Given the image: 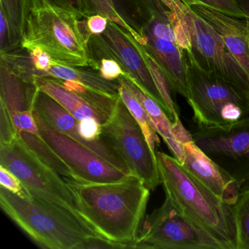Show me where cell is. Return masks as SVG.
Wrapping results in <instances>:
<instances>
[{"label":"cell","instance_id":"cell-33","mask_svg":"<svg viewBox=\"0 0 249 249\" xmlns=\"http://www.w3.org/2000/svg\"><path fill=\"white\" fill-rule=\"evenodd\" d=\"M172 131L176 139L180 143L184 144L194 141L192 132L184 127L181 121L172 122Z\"/></svg>","mask_w":249,"mask_h":249},{"label":"cell","instance_id":"cell-5","mask_svg":"<svg viewBox=\"0 0 249 249\" xmlns=\"http://www.w3.org/2000/svg\"><path fill=\"white\" fill-rule=\"evenodd\" d=\"M186 59V100L197 127L224 126L249 116V94L216 74L202 69L189 56Z\"/></svg>","mask_w":249,"mask_h":249},{"label":"cell","instance_id":"cell-9","mask_svg":"<svg viewBox=\"0 0 249 249\" xmlns=\"http://www.w3.org/2000/svg\"><path fill=\"white\" fill-rule=\"evenodd\" d=\"M134 249H225V247L188 221L165 196L162 205L144 218Z\"/></svg>","mask_w":249,"mask_h":249},{"label":"cell","instance_id":"cell-18","mask_svg":"<svg viewBox=\"0 0 249 249\" xmlns=\"http://www.w3.org/2000/svg\"><path fill=\"white\" fill-rule=\"evenodd\" d=\"M28 81L33 83L40 91L50 96L77 120L95 119L102 125H104L109 120V118L99 111L84 97L66 89L58 80L45 77H33Z\"/></svg>","mask_w":249,"mask_h":249},{"label":"cell","instance_id":"cell-32","mask_svg":"<svg viewBox=\"0 0 249 249\" xmlns=\"http://www.w3.org/2000/svg\"><path fill=\"white\" fill-rule=\"evenodd\" d=\"M107 18L100 15L92 16L89 17L87 21V27L91 34H103L107 27Z\"/></svg>","mask_w":249,"mask_h":249},{"label":"cell","instance_id":"cell-23","mask_svg":"<svg viewBox=\"0 0 249 249\" xmlns=\"http://www.w3.org/2000/svg\"><path fill=\"white\" fill-rule=\"evenodd\" d=\"M119 96L134 119L141 126L151 149L156 151V145H160V140L157 126L152 119L135 96L122 84H121L119 88Z\"/></svg>","mask_w":249,"mask_h":249},{"label":"cell","instance_id":"cell-24","mask_svg":"<svg viewBox=\"0 0 249 249\" xmlns=\"http://www.w3.org/2000/svg\"><path fill=\"white\" fill-rule=\"evenodd\" d=\"M236 249H249V189L240 192L232 205Z\"/></svg>","mask_w":249,"mask_h":249},{"label":"cell","instance_id":"cell-19","mask_svg":"<svg viewBox=\"0 0 249 249\" xmlns=\"http://www.w3.org/2000/svg\"><path fill=\"white\" fill-rule=\"evenodd\" d=\"M42 77H52L63 81H73L81 83L92 89L113 97H119V81L105 79L100 74L89 71L53 64Z\"/></svg>","mask_w":249,"mask_h":249},{"label":"cell","instance_id":"cell-17","mask_svg":"<svg viewBox=\"0 0 249 249\" xmlns=\"http://www.w3.org/2000/svg\"><path fill=\"white\" fill-rule=\"evenodd\" d=\"M37 91L33 83L24 79L1 61L0 103L5 106L11 119L33 112Z\"/></svg>","mask_w":249,"mask_h":249},{"label":"cell","instance_id":"cell-30","mask_svg":"<svg viewBox=\"0 0 249 249\" xmlns=\"http://www.w3.org/2000/svg\"><path fill=\"white\" fill-rule=\"evenodd\" d=\"M0 186L20 196H31L18 178L5 167L0 165Z\"/></svg>","mask_w":249,"mask_h":249},{"label":"cell","instance_id":"cell-15","mask_svg":"<svg viewBox=\"0 0 249 249\" xmlns=\"http://www.w3.org/2000/svg\"><path fill=\"white\" fill-rule=\"evenodd\" d=\"M190 7L216 32L227 50L249 77V38L245 19L227 15L204 5Z\"/></svg>","mask_w":249,"mask_h":249},{"label":"cell","instance_id":"cell-29","mask_svg":"<svg viewBox=\"0 0 249 249\" xmlns=\"http://www.w3.org/2000/svg\"><path fill=\"white\" fill-rule=\"evenodd\" d=\"M103 125L95 119H87L79 121L78 132L80 136L88 142H96L103 138Z\"/></svg>","mask_w":249,"mask_h":249},{"label":"cell","instance_id":"cell-11","mask_svg":"<svg viewBox=\"0 0 249 249\" xmlns=\"http://www.w3.org/2000/svg\"><path fill=\"white\" fill-rule=\"evenodd\" d=\"M34 116L42 138L71 170L73 180L86 183H108L119 181L130 175L84 144L53 129L35 111Z\"/></svg>","mask_w":249,"mask_h":249},{"label":"cell","instance_id":"cell-28","mask_svg":"<svg viewBox=\"0 0 249 249\" xmlns=\"http://www.w3.org/2000/svg\"><path fill=\"white\" fill-rule=\"evenodd\" d=\"M18 133L5 106L0 103V144L12 142Z\"/></svg>","mask_w":249,"mask_h":249},{"label":"cell","instance_id":"cell-14","mask_svg":"<svg viewBox=\"0 0 249 249\" xmlns=\"http://www.w3.org/2000/svg\"><path fill=\"white\" fill-rule=\"evenodd\" d=\"M183 167L204 186L230 205H234L240 189L237 182L193 141L183 144Z\"/></svg>","mask_w":249,"mask_h":249},{"label":"cell","instance_id":"cell-35","mask_svg":"<svg viewBox=\"0 0 249 249\" xmlns=\"http://www.w3.org/2000/svg\"><path fill=\"white\" fill-rule=\"evenodd\" d=\"M239 3L241 5L244 12L247 14V17L245 18L246 24H247L248 33L249 38V0H238Z\"/></svg>","mask_w":249,"mask_h":249},{"label":"cell","instance_id":"cell-26","mask_svg":"<svg viewBox=\"0 0 249 249\" xmlns=\"http://www.w3.org/2000/svg\"><path fill=\"white\" fill-rule=\"evenodd\" d=\"M189 6L199 5L208 7L215 11L236 18L245 19L247 14L244 12L238 0H181Z\"/></svg>","mask_w":249,"mask_h":249},{"label":"cell","instance_id":"cell-25","mask_svg":"<svg viewBox=\"0 0 249 249\" xmlns=\"http://www.w3.org/2000/svg\"><path fill=\"white\" fill-rule=\"evenodd\" d=\"M1 11L8 19L10 37L15 35L21 38L26 16L24 0H1Z\"/></svg>","mask_w":249,"mask_h":249},{"label":"cell","instance_id":"cell-16","mask_svg":"<svg viewBox=\"0 0 249 249\" xmlns=\"http://www.w3.org/2000/svg\"><path fill=\"white\" fill-rule=\"evenodd\" d=\"M145 49L165 73L173 91L188 97V62L185 51L178 42L170 41L144 35Z\"/></svg>","mask_w":249,"mask_h":249},{"label":"cell","instance_id":"cell-4","mask_svg":"<svg viewBox=\"0 0 249 249\" xmlns=\"http://www.w3.org/2000/svg\"><path fill=\"white\" fill-rule=\"evenodd\" d=\"M74 11L45 5L27 13L21 34L24 49L40 47L56 65L77 68L97 66L88 51L91 33L82 30Z\"/></svg>","mask_w":249,"mask_h":249},{"label":"cell","instance_id":"cell-21","mask_svg":"<svg viewBox=\"0 0 249 249\" xmlns=\"http://www.w3.org/2000/svg\"><path fill=\"white\" fill-rule=\"evenodd\" d=\"M139 50L141 56L145 61V65L152 77L153 81L162 97L164 103L168 107L171 122L180 121L179 116V108L173 98V87L165 73L159 66L155 59L150 54L149 52L142 45H135Z\"/></svg>","mask_w":249,"mask_h":249},{"label":"cell","instance_id":"cell-22","mask_svg":"<svg viewBox=\"0 0 249 249\" xmlns=\"http://www.w3.org/2000/svg\"><path fill=\"white\" fill-rule=\"evenodd\" d=\"M18 135L29 148L43 161L64 178H72V173L52 147L42 138L25 131H18Z\"/></svg>","mask_w":249,"mask_h":249},{"label":"cell","instance_id":"cell-34","mask_svg":"<svg viewBox=\"0 0 249 249\" xmlns=\"http://www.w3.org/2000/svg\"><path fill=\"white\" fill-rule=\"evenodd\" d=\"M10 37L9 24L8 19L5 17L3 11L0 13V42H1V50H4L5 45L6 46L7 38Z\"/></svg>","mask_w":249,"mask_h":249},{"label":"cell","instance_id":"cell-2","mask_svg":"<svg viewBox=\"0 0 249 249\" xmlns=\"http://www.w3.org/2000/svg\"><path fill=\"white\" fill-rule=\"evenodd\" d=\"M156 155L161 184L176 209L225 249H236L232 205L204 186L174 157L161 151Z\"/></svg>","mask_w":249,"mask_h":249},{"label":"cell","instance_id":"cell-1","mask_svg":"<svg viewBox=\"0 0 249 249\" xmlns=\"http://www.w3.org/2000/svg\"><path fill=\"white\" fill-rule=\"evenodd\" d=\"M64 178L81 219L103 238L134 249L150 197L144 182L131 174L108 183Z\"/></svg>","mask_w":249,"mask_h":249},{"label":"cell","instance_id":"cell-31","mask_svg":"<svg viewBox=\"0 0 249 249\" xmlns=\"http://www.w3.org/2000/svg\"><path fill=\"white\" fill-rule=\"evenodd\" d=\"M100 72L103 78L109 81H115L124 73L118 62L109 59H104L102 61Z\"/></svg>","mask_w":249,"mask_h":249},{"label":"cell","instance_id":"cell-6","mask_svg":"<svg viewBox=\"0 0 249 249\" xmlns=\"http://www.w3.org/2000/svg\"><path fill=\"white\" fill-rule=\"evenodd\" d=\"M187 29L192 58L198 66L224 78L249 95V77L230 53L212 27L181 0H163Z\"/></svg>","mask_w":249,"mask_h":249},{"label":"cell","instance_id":"cell-27","mask_svg":"<svg viewBox=\"0 0 249 249\" xmlns=\"http://www.w3.org/2000/svg\"><path fill=\"white\" fill-rule=\"evenodd\" d=\"M45 5H52L74 11L82 17L88 12L86 7V0H24L25 14L27 15L32 10L37 9Z\"/></svg>","mask_w":249,"mask_h":249},{"label":"cell","instance_id":"cell-13","mask_svg":"<svg viewBox=\"0 0 249 249\" xmlns=\"http://www.w3.org/2000/svg\"><path fill=\"white\" fill-rule=\"evenodd\" d=\"M34 111L53 129L84 144L118 168L130 174L124 161L103 136L93 142L83 139L78 132L79 121L50 96L39 89L35 100Z\"/></svg>","mask_w":249,"mask_h":249},{"label":"cell","instance_id":"cell-3","mask_svg":"<svg viewBox=\"0 0 249 249\" xmlns=\"http://www.w3.org/2000/svg\"><path fill=\"white\" fill-rule=\"evenodd\" d=\"M3 212L43 249H83L89 239L103 237L78 217L33 196H20L0 186Z\"/></svg>","mask_w":249,"mask_h":249},{"label":"cell","instance_id":"cell-20","mask_svg":"<svg viewBox=\"0 0 249 249\" xmlns=\"http://www.w3.org/2000/svg\"><path fill=\"white\" fill-rule=\"evenodd\" d=\"M117 80L121 84L127 88L142 105L157 126V132L162 138L163 141L173 138L176 139L172 131L171 121L161 106L156 100L151 98L127 74L124 73Z\"/></svg>","mask_w":249,"mask_h":249},{"label":"cell","instance_id":"cell-10","mask_svg":"<svg viewBox=\"0 0 249 249\" xmlns=\"http://www.w3.org/2000/svg\"><path fill=\"white\" fill-rule=\"evenodd\" d=\"M194 142L240 186L249 189V116L224 126L197 127Z\"/></svg>","mask_w":249,"mask_h":249},{"label":"cell","instance_id":"cell-7","mask_svg":"<svg viewBox=\"0 0 249 249\" xmlns=\"http://www.w3.org/2000/svg\"><path fill=\"white\" fill-rule=\"evenodd\" d=\"M0 165L18 178L30 196L65 210L84 221L64 177L43 163L19 135L12 142L0 144Z\"/></svg>","mask_w":249,"mask_h":249},{"label":"cell","instance_id":"cell-12","mask_svg":"<svg viewBox=\"0 0 249 249\" xmlns=\"http://www.w3.org/2000/svg\"><path fill=\"white\" fill-rule=\"evenodd\" d=\"M101 40L104 42L103 45L107 47V52L111 53L113 58L117 59L124 73L129 75L141 89L161 106L170 120L168 107L157 89L145 61L135 43L129 38L127 35L111 22L107 24Z\"/></svg>","mask_w":249,"mask_h":249},{"label":"cell","instance_id":"cell-8","mask_svg":"<svg viewBox=\"0 0 249 249\" xmlns=\"http://www.w3.org/2000/svg\"><path fill=\"white\" fill-rule=\"evenodd\" d=\"M102 135L129 168L151 191L161 184L156 151L121 97L109 120L103 125Z\"/></svg>","mask_w":249,"mask_h":249}]
</instances>
